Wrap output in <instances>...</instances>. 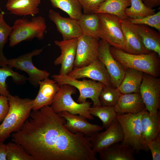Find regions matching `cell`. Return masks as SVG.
I'll use <instances>...</instances> for the list:
<instances>
[{"label":"cell","instance_id":"cell-8","mask_svg":"<svg viewBox=\"0 0 160 160\" xmlns=\"http://www.w3.org/2000/svg\"><path fill=\"white\" fill-rule=\"evenodd\" d=\"M52 77L60 86L63 84H68L77 89L80 93L77 100L78 103H84L87 101V99L89 98L93 102V106L101 105L99 96L105 85L103 83L91 79H84L80 80L68 75L56 74L52 75Z\"/></svg>","mask_w":160,"mask_h":160},{"label":"cell","instance_id":"cell-41","mask_svg":"<svg viewBox=\"0 0 160 160\" xmlns=\"http://www.w3.org/2000/svg\"><path fill=\"white\" fill-rule=\"evenodd\" d=\"M0 11H1V12L2 11V10H1V7H0Z\"/></svg>","mask_w":160,"mask_h":160},{"label":"cell","instance_id":"cell-26","mask_svg":"<svg viewBox=\"0 0 160 160\" xmlns=\"http://www.w3.org/2000/svg\"><path fill=\"white\" fill-rule=\"evenodd\" d=\"M131 5L130 0H105L95 11V13H103L113 15L121 20L128 18L125 10Z\"/></svg>","mask_w":160,"mask_h":160},{"label":"cell","instance_id":"cell-4","mask_svg":"<svg viewBox=\"0 0 160 160\" xmlns=\"http://www.w3.org/2000/svg\"><path fill=\"white\" fill-rule=\"evenodd\" d=\"M9 37V46L14 47L23 41H29L34 38L43 40L47 27L45 19L41 16L33 17L31 20L17 19L12 27Z\"/></svg>","mask_w":160,"mask_h":160},{"label":"cell","instance_id":"cell-33","mask_svg":"<svg viewBox=\"0 0 160 160\" xmlns=\"http://www.w3.org/2000/svg\"><path fill=\"white\" fill-rule=\"evenodd\" d=\"M121 94L116 88L104 85L99 96L101 105L114 107Z\"/></svg>","mask_w":160,"mask_h":160},{"label":"cell","instance_id":"cell-5","mask_svg":"<svg viewBox=\"0 0 160 160\" xmlns=\"http://www.w3.org/2000/svg\"><path fill=\"white\" fill-rule=\"evenodd\" d=\"M146 110L136 114L118 115L116 119L123 132V140L121 143L133 149L135 153L149 150L142 137L141 134V119Z\"/></svg>","mask_w":160,"mask_h":160},{"label":"cell","instance_id":"cell-21","mask_svg":"<svg viewBox=\"0 0 160 160\" xmlns=\"http://www.w3.org/2000/svg\"><path fill=\"white\" fill-rule=\"evenodd\" d=\"M141 127L142 137L147 145L149 141L160 135L159 112L152 113L145 110L141 116Z\"/></svg>","mask_w":160,"mask_h":160},{"label":"cell","instance_id":"cell-23","mask_svg":"<svg viewBox=\"0 0 160 160\" xmlns=\"http://www.w3.org/2000/svg\"><path fill=\"white\" fill-rule=\"evenodd\" d=\"M40 3L41 0H8L5 7L14 15L34 16L39 12Z\"/></svg>","mask_w":160,"mask_h":160},{"label":"cell","instance_id":"cell-39","mask_svg":"<svg viewBox=\"0 0 160 160\" xmlns=\"http://www.w3.org/2000/svg\"><path fill=\"white\" fill-rule=\"evenodd\" d=\"M7 145L0 141V160H7Z\"/></svg>","mask_w":160,"mask_h":160},{"label":"cell","instance_id":"cell-18","mask_svg":"<svg viewBox=\"0 0 160 160\" xmlns=\"http://www.w3.org/2000/svg\"><path fill=\"white\" fill-rule=\"evenodd\" d=\"M39 86L38 93L33 99V111L39 110L44 106L51 105L60 88L55 80L49 77L39 81Z\"/></svg>","mask_w":160,"mask_h":160},{"label":"cell","instance_id":"cell-2","mask_svg":"<svg viewBox=\"0 0 160 160\" xmlns=\"http://www.w3.org/2000/svg\"><path fill=\"white\" fill-rule=\"evenodd\" d=\"M9 109L0 124V141L4 142L13 133L21 129L29 117L33 99L21 98L10 94L8 97Z\"/></svg>","mask_w":160,"mask_h":160},{"label":"cell","instance_id":"cell-11","mask_svg":"<svg viewBox=\"0 0 160 160\" xmlns=\"http://www.w3.org/2000/svg\"><path fill=\"white\" fill-rule=\"evenodd\" d=\"M100 40L83 34L78 38L74 68L86 66L98 58Z\"/></svg>","mask_w":160,"mask_h":160},{"label":"cell","instance_id":"cell-24","mask_svg":"<svg viewBox=\"0 0 160 160\" xmlns=\"http://www.w3.org/2000/svg\"><path fill=\"white\" fill-rule=\"evenodd\" d=\"M144 74L134 69H126L124 78L116 89L121 94L139 93Z\"/></svg>","mask_w":160,"mask_h":160},{"label":"cell","instance_id":"cell-12","mask_svg":"<svg viewBox=\"0 0 160 160\" xmlns=\"http://www.w3.org/2000/svg\"><path fill=\"white\" fill-rule=\"evenodd\" d=\"M110 46L109 44L100 39L98 58L105 66L111 78L113 87L116 88L124 78L125 69L112 55Z\"/></svg>","mask_w":160,"mask_h":160},{"label":"cell","instance_id":"cell-17","mask_svg":"<svg viewBox=\"0 0 160 160\" xmlns=\"http://www.w3.org/2000/svg\"><path fill=\"white\" fill-rule=\"evenodd\" d=\"M48 17L55 25L63 40L78 38L82 34L78 20L63 17L52 9L49 11Z\"/></svg>","mask_w":160,"mask_h":160},{"label":"cell","instance_id":"cell-15","mask_svg":"<svg viewBox=\"0 0 160 160\" xmlns=\"http://www.w3.org/2000/svg\"><path fill=\"white\" fill-rule=\"evenodd\" d=\"M77 41L78 38L55 41V44L59 47L61 52L54 62L55 65H61L59 74L67 75L73 69Z\"/></svg>","mask_w":160,"mask_h":160},{"label":"cell","instance_id":"cell-19","mask_svg":"<svg viewBox=\"0 0 160 160\" xmlns=\"http://www.w3.org/2000/svg\"><path fill=\"white\" fill-rule=\"evenodd\" d=\"M114 108L117 115L136 114L146 109L139 93L121 94Z\"/></svg>","mask_w":160,"mask_h":160},{"label":"cell","instance_id":"cell-6","mask_svg":"<svg viewBox=\"0 0 160 160\" xmlns=\"http://www.w3.org/2000/svg\"><path fill=\"white\" fill-rule=\"evenodd\" d=\"M76 89L68 84L60 86L50 106L52 110L56 113L66 111L72 114L82 116L87 119H93V116L89 111L92 103L88 101L78 103L72 98V95L76 93Z\"/></svg>","mask_w":160,"mask_h":160},{"label":"cell","instance_id":"cell-1","mask_svg":"<svg viewBox=\"0 0 160 160\" xmlns=\"http://www.w3.org/2000/svg\"><path fill=\"white\" fill-rule=\"evenodd\" d=\"M63 117L50 106L33 111L12 141L21 145L34 160H97L89 137L73 133Z\"/></svg>","mask_w":160,"mask_h":160},{"label":"cell","instance_id":"cell-7","mask_svg":"<svg viewBox=\"0 0 160 160\" xmlns=\"http://www.w3.org/2000/svg\"><path fill=\"white\" fill-rule=\"evenodd\" d=\"M99 18L98 37L111 46L125 51L126 41L121 20L110 14L97 13Z\"/></svg>","mask_w":160,"mask_h":160},{"label":"cell","instance_id":"cell-37","mask_svg":"<svg viewBox=\"0 0 160 160\" xmlns=\"http://www.w3.org/2000/svg\"><path fill=\"white\" fill-rule=\"evenodd\" d=\"M159 135L151 140L147 144L148 147L151 151L153 160H160V137Z\"/></svg>","mask_w":160,"mask_h":160},{"label":"cell","instance_id":"cell-9","mask_svg":"<svg viewBox=\"0 0 160 160\" xmlns=\"http://www.w3.org/2000/svg\"><path fill=\"white\" fill-rule=\"evenodd\" d=\"M43 50V48L36 49L15 58L7 59L5 65L25 72L28 75L27 80L34 87H37L39 81L49 77L50 75L49 72L36 68L32 62V57L40 55Z\"/></svg>","mask_w":160,"mask_h":160},{"label":"cell","instance_id":"cell-27","mask_svg":"<svg viewBox=\"0 0 160 160\" xmlns=\"http://www.w3.org/2000/svg\"><path fill=\"white\" fill-rule=\"evenodd\" d=\"M9 77H11L13 81L17 84L23 83L28 80V78L14 71L9 65L0 68V95L7 97L10 94L6 83L7 79Z\"/></svg>","mask_w":160,"mask_h":160},{"label":"cell","instance_id":"cell-35","mask_svg":"<svg viewBox=\"0 0 160 160\" xmlns=\"http://www.w3.org/2000/svg\"><path fill=\"white\" fill-rule=\"evenodd\" d=\"M134 24H144L155 28L160 31V11L155 14L138 19H127Z\"/></svg>","mask_w":160,"mask_h":160},{"label":"cell","instance_id":"cell-13","mask_svg":"<svg viewBox=\"0 0 160 160\" xmlns=\"http://www.w3.org/2000/svg\"><path fill=\"white\" fill-rule=\"evenodd\" d=\"M89 137L92 149L96 153L114 143L121 142L123 134L121 125L116 119L105 131L98 132Z\"/></svg>","mask_w":160,"mask_h":160},{"label":"cell","instance_id":"cell-38","mask_svg":"<svg viewBox=\"0 0 160 160\" xmlns=\"http://www.w3.org/2000/svg\"><path fill=\"white\" fill-rule=\"evenodd\" d=\"M9 109L8 97L0 95V123L2 122L5 118Z\"/></svg>","mask_w":160,"mask_h":160},{"label":"cell","instance_id":"cell-14","mask_svg":"<svg viewBox=\"0 0 160 160\" xmlns=\"http://www.w3.org/2000/svg\"><path fill=\"white\" fill-rule=\"evenodd\" d=\"M67 75L78 79L89 78L106 86L113 87L111 78L105 66L98 58L86 66L74 68Z\"/></svg>","mask_w":160,"mask_h":160},{"label":"cell","instance_id":"cell-29","mask_svg":"<svg viewBox=\"0 0 160 160\" xmlns=\"http://www.w3.org/2000/svg\"><path fill=\"white\" fill-rule=\"evenodd\" d=\"M89 111L91 115L97 117L101 120L102 127L105 129L116 119L118 115L114 107L101 105L91 107Z\"/></svg>","mask_w":160,"mask_h":160},{"label":"cell","instance_id":"cell-25","mask_svg":"<svg viewBox=\"0 0 160 160\" xmlns=\"http://www.w3.org/2000/svg\"><path fill=\"white\" fill-rule=\"evenodd\" d=\"M134 151L119 142L114 143L98 153L101 160H135Z\"/></svg>","mask_w":160,"mask_h":160},{"label":"cell","instance_id":"cell-30","mask_svg":"<svg viewBox=\"0 0 160 160\" xmlns=\"http://www.w3.org/2000/svg\"><path fill=\"white\" fill-rule=\"evenodd\" d=\"M52 6L67 13L70 18L78 20L83 13L82 8L78 0H49Z\"/></svg>","mask_w":160,"mask_h":160},{"label":"cell","instance_id":"cell-28","mask_svg":"<svg viewBox=\"0 0 160 160\" xmlns=\"http://www.w3.org/2000/svg\"><path fill=\"white\" fill-rule=\"evenodd\" d=\"M78 20L82 34L98 38L99 18L97 13H83Z\"/></svg>","mask_w":160,"mask_h":160},{"label":"cell","instance_id":"cell-31","mask_svg":"<svg viewBox=\"0 0 160 160\" xmlns=\"http://www.w3.org/2000/svg\"><path fill=\"white\" fill-rule=\"evenodd\" d=\"M130 7L127 8L125 14L129 18L138 19L156 13L154 10L146 7L142 0H130Z\"/></svg>","mask_w":160,"mask_h":160},{"label":"cell","instance_id":"cell-40","mask_svg":"<svg viewBox=\"0 0 160 160\" xmlns=\"http://www.w3.org/2000/svg\"><path fill=\"white\" fill-rule=\"evenodd\" d=\"M144 4L151 9L159 6L160 0H142Z\"/></svg>","mask_w":160,"mask_h":160},{"label":"cell","instance_id":"cell-10","mask_svg":"<svg viewBox=\"0 0 160 160\" xmlns=\"http://www.w3.org/2000/svg\"><path fill=\"white\" fill-rule=\"evenodd\" d=\"M139 93L146 110L156 113L160 107V79L144 73L140 86Z\"/></svg>","mask_w":160,"mask_h":160},{"label":"cell","instance_id":"cell-16","mask_svg":"<svg viewBox=\"0 0 160 160\" xmlns=\"http://www.w3.org/2000/svg\"><path fill=\"white\" fill-rule=\"evenodd\" d=\"M58 114L65 120V127L73 133L81 132L90 137L103 129L102 127L99 125L89 123L87 119L82 116L72 114L66 111H62Z\"/></svg>","mask_w":160,"mask_h":160},{"label":"cell","instance_id":"cell-20","mask_svg":"<svg viewBox=\"0 0 160 160\" xmlns=\"http://www.w3.org/2000/svg\"><path fill=\"white\" fill-rule=\"evenodd\" d=\"M121 25L126 41L125 52L135 55L147 54L152 52L143 46L138 35L128 20H121Z\"/></svg>","mask_w":160,"mask_h":160},{"label":"cell","instance_id":"cell-32","mask_svg":"<svg viewBox=\"0 0 160 160\" xmlns=\"http://www.w3.org/2000/svg\"><path fill=\"white\" fill-rule=\"evenodd\" d=\"M5 13L0 12V66H4L7 58L5 56L3 49L12 32V28L5 21L4 18Z\"/></svg>","mask_w":160,"mask_h":160},{"label":"cell","instance_id":"cell-3","mask_svg":"<svg viewBox=\"0 0 160 160\" xmlns=\"http://www.w3.org/2000/svg\"><path fill=\"white\" fill-rule=\"evenodd\" d=\"M111 52L115 59L124 68L134 69L155 77L160 73V57L154 52L145 54L135 55L127 53L110 46Z\"/></svg>","mask_w":160,"mask_h":160},{"label":"cell","instance_id":"cell-36","mask_svg":"<svg viewBox=\"0 0 160 160\" xmlns=\"http://www.w3.org/2000/svg\"><path fill=\"white\" fill-rule=\"evenodd\" d=\"M83 9L84 14L95 13L100 4L105 0H78Z\"/></svg>","mask_w":160,"mask_h":160},{"label":"cell","instance_id":"cell-22","mask_svg":"<svg viewBox=\"0 0 160 160\" xmlns=\"http://www.w3.org/2000/svg\"><path fill=\"white\" fill-rule=\"evenodd\" d=\"M131 23L140 38L143 46L160 57V33L147 25Z\"/></svg>","mask_w":160,"mask_h":160},{"label":"cell","instance_id":"cell-34","mask_svg":"<svg viewBox=\"0 0 160 160\" xmlns=\"http://www.w3.org/2000/svg\"><path fill=\"white\" fill-rule=\"evenodd\" d=\"M7 145V160H34L20 144L12 141Z\"/></svg>","mask_w":160,"mask_h":160}]
</instances>
